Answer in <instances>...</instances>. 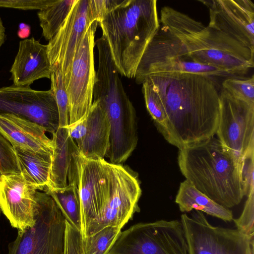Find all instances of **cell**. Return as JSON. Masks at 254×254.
Segmentation results:
<instances>
[{"label":"cell","instance_id":"1","mask_svg":"<svg viewBox=\"0 0 254 254\" xmlns=\"http://www.w3.org/2000/svg\"><path fill=\"white\" fill-rule=\"evenodd\" d=\"M144 80L151 84L163 103L169 143L179 149L214 136L220 97L213 78L189 73H159Z\"/></svg>","mask_w":254,"mask_h":254},{"label":"cell","instance_id":"2","mask_svg":"<svg viewBox=\"0 0 254 254\" xmlns=\"http://www.w3.org/2000/svg\"><path fill=\"white\" fill-rule=\"evenodd\" d=\"M98 20L120 74L134 78L160 26L156 0H103Z\"/></svg>","mask_w":254,"mask_h":254},{"label":"cell","instance_id":"3","mask_svg":"<svg viewBox=\"0 0 254 254\" xmlns=\"http://www.w3.org/2000/svg\"><path fill=\"white\" fill-rule=\"evenodd\" d=\"M177 160L186 180L223 207L236 206L245 196L241 167L214 136L179 149Z\"/></svg>","mask_w":254,"mask_h":254},{"label":"cell","instance_id":"4","mask_svg":"<svg viewBox=\"0 0 254 254\" xmlns=\"http://www.w3.org/2000/svg\"><path fill=\"white\" fill-rule=\"evenodd\" d=\"M160 24L176 36L197 63L234 76L246 74L254 66V52L219 30L172 7L160 11Z\"/></svg>","mask_w":254,"mask_h":254},{"label":"cell","instance_id":"5","mask_svg":"<svg viewBox=\"0 0 254 254\" xmlns=\"http://www.w3.org/2000/svg\"><path fill=\"white\" fill-rule=\"evenodd\" d=\"M35 198V224L18 231L7 254H64L65 218L47 193L37 190Z\"/></svg>","mask_w":254,"mask_h":254},{"label":"cell","instance_id":"6","mask_svg":"<svg viewBox=\"0 0 254 254\" xmlns=\"http://www.w3.org/2000/svg\"><path fill=\"white\" fill-rule=\"evenodd\" d=\"M106 254H189L181 220L139 223L121 232Z\"/></svg>","mask_w":254,"mask_h":254},{"label":"cell","instance_id":"7","mask_svg":"<svg viewBox=\"0 0 254 254\" xmlns=\"http://www.w3.org/2000/svg\"><path fill=\"white\" fill-rule=\"evenodd\" d=\"M173 72L201 74L213 78L235 77L220 69L196 63L160 24L138 64L135 81L140 84L150 74Z\"/></svg>","mask_w":254,"mask_h":254},{"label":"cell","instance_id":"8","mask_svg":"<svg viewBox=\"0 0 254 254\" xmlns=\"http://www.w3.org/2000/svg\"><path fill=\"white\" fill-rule=\"evenodd\" d=\"M191 211L181 218L189 254H254V236L237 229L213 226L202 212Z\"/></svg>","mask_w":254,"mask_h":254},{"label":"cell","instance_id":"9","mask_svg":"<svg viewBox=\"0 0 254 254\" xmlns=\"http://www.w3.org/2000/svg\"><path fill=\"white\" fill-rule=\"evenodd\" d=\"M110 194L101 218L88 228L82 239L107 226L122 228L139 210L141 194L137 177L121 164L107 162Z\"/></svg>","mask_w":254,"mask_h":254},{"label":"cell","instance_id":"10","mask_svg":"<svg viewBox=\"0 0 254 254\" xmlns=\"http://www.w3.org/2000/svg\"><path fill=\"white\" fill-rule=\"evenodd\" d=\"M98 18L95 0H76L65 21L47 44L50 63L52 65H60L65 88L78 46L88 27Z\"/></svg>","mask_w":254,"mask_h":254},{"label":"cell","instance_id":"11","mask_svg":"<svg viewBox=\"0 0 254 254\" xmlns=\"http://www.w3.org/2000/svg\"><path fill=\"white\" fill-rule=\"evenodd\" d=\"M219 97L215 134L241 167L245 155L254 149V105L235 98L223 88Z\"/></svg>","mask_w":254,"mask_h":254},{"label":"cell","instance_id":"12","mask_svg":"<svg viewBox=\"0 0 254 254\" xmlns=\"http://www.w3.org/2000/svg\"><path fill=\"white\" fill-rule=\"evenodd\" d=\"M98 24L96 20L88 27L72 62L68 84L65 88L68 100V125L87 117L92 104L96 78L94 38Z\"/></svg>","mask_w":254,"mask_h":254},{"label":"cell","instance_id":"13","mask_svg":"<svg viewBox=\"0 0 254 254\" xmlns=\"http://www.w3.org/2000/svg\"><path fill=\"white\" fill-rule=\"evenodd\" d=\"M5 114L33 122L52 134L60 127L59 110L51 89L40 91L13 85L0 88V115Z\"/></svg>","mask_w":254,"mask_h":254},{"label":"cell","instance_id":"14","mask_svg":"<svg viewBox=\"0 0 254 254\" xmlns=\"http://www.w3.org/2000/svg\"><path fill=\"white\" fill-rule=\"evenodd\" d=\"M78 179L77 187L81 207L83 237L89 226L101 217L109 199V183L106 161L78 157Z\"/></svg>","mask_w":254,"mask_h":254},{"label":"cell","instance_id":"15","mask_svg":"<svg viewBox=\"0 0 254 254\" xmlns=\"http://www.w3.org/2000/svg\"><path fill=\"white\" fill-rule=\"evenodd\" d=\"M208 8V26L254 52V4L251 0H201Z\"/></svg>","mask_w":254,"mask_h":254},{"label":"cell","instance_id":"16","mask_svg":"<svg viewBox=\"0 0 254 254\" xmlns=\"http://www.w3.org/2000/svg\"><path fill=\"white\" fill-rule=\"evenodd\" d=\"M37 190L22 172L1 176L0 209L11 226L18 231L35 224Z\"/></svg>","mask_w":254,"mask_h":254},{"label":"cell","instance_id":"17","mask_svg":"<svg viewBox=\"0 0 254 254\" xmlns=\"http://www.w3.org/2000/svg\"><path fill=\"white\" fill-rule=\"evenodd\" d=\"M52 69L47 45L42 44L34 37L19 42L17 53L10 69L13 85L30 86L35 80L50 79Z\"/></svg>","mask_w":254,"mask_h":254},{"label":"cell","instance_id":"18","mask_svg":"<svg viewBox=\"0 0 254 254\" xmlns=\"http://www.w3.org/2000/svg\"><path fill=\"white\" fill-rule=\"evenodd\" d=\"M0 131L12 146L53 153L52 139L37 124L13 115H0Z\"/></svg>","mask_w":254,"mask_h":254},{"label":"cell","instance_id":"19","mask_svg":"<svg viewBox=\"0 0 254 254\" xmlns=\"http://www.w3.org/2000/svg\"><path fill=\"white\" fill-rule=\"evenodd\" d=\"M52 140L53 160L49 184L46 189L63 188L67 185V179L71 180L77 174L79 150L66 127H59L53 134Z\"/></svg>","mask_w":254,"mask_h":254},{"label":"cell","instance_id":"20","mask_svg":"<svg viewBox=\"0 0 254 254\" xmlns=\"http://www.w3.org/2000/svg\"><path fill=\"white\" fill-rule=\"evenodd\" d=\"M111 126L108 116L98 100H94L87 118V130L78 147L82 156L103 159L110 146Z\"/></svg>","mask_w":254,"mask_h":254},{"label":"cell","instance_id":"21","mask_svg":"<svg viewBox=\"0 0 254 254\" xmlns=\"http://www.w3.org/2000/svg\"><path fill=\"white\" fill-rule=\"evenodd\" d=\"M175 202L183 212L195 210L225 222H230L233 219L231 210L214 202L186 180L180 183Z\"/></svg>","mask_w":254,"mask_h":254},{"label":"cell","instance_id":"22","mask_svg":"<svg viewBox=\"0 0 254 254\" xmlns=\"http://www.w3.org/2000/svg\"><path fill=\"white\" fill-rule=\"evenodd\" d=\"M21 172L37 189L44 191L48 187L53 154L42 153L18 146H13Z\"/></svg>","mask_w":254,"mask_h":254},{"label":"cell","instance_id":"23","mask_svg":"<svg viewBox=\"0 0 254 254\" xmlns=\"http://www.w3.org/2000/svg\"><path fill=\"white\" fill-rule=\"evenodd\" d=\"M44 191L54 199L66 220L80 232L81 207L77 185L68 184L63 188H48Z\"/></svg>","mask_w":254,"mask_h":254},{"label":"cell","instance_id":"24","mask_svg":"<svg viewBox=\"0 0 254 254\" xmlns=\"http://www.w3.org/2000/svg\"><path fill=\"white\" fill-rule=\"evenodd\" d=\"M76 0H55L50 5L39 10L37 15L42 35L50 41L56 34Z\"/></svg>","mask_w":254,"mask_h":254},{"label":"cell","instance_id":"25","mask_svg":"<svg viewBox=\"0 0 254 254\" xmlns=\"http://www.w3.org/2000/svg\"><path fill=\"white\" fill-rule=\"evenodd\" d=\"M142 84V91L147 110L158 130L169 142L170 134L168 119L161 99L148 81L144 80Z\"/></svg>","mask_w":254,"mask_h":254},{"label":"cell","instance_id":"26","mask_svg":"<svg viewBox=\"0 0 254 254\" xmlns=\"http://www.w3.org/2000/svg\"><path fill=\"white\" fill-rule=\"evenodd\" d=\"M121 232L120 228L107 226L82 239L84 254H106Z\"/></svg>","mask_w":254,"mask_h":254},{"label":"cell","instance_id":"27","mask_svg":"<svg viewBox=\"0 0 254 254\" xmlns=\"http://www.w3.org/2000/svg\"><path fill=\"white\" fill-rule=\"evenodd\" d=\"M50 79L51 89L55 96L59 112V127H67L69 123L68 100L60 67L57 64L52 65Z\"/></svg>","mask_w":254,"mask_h":254},{"label":"cell","instance_id":"28","mask_svg":"<svg viewBox=\"0 0 254 254\" xmlns=\"http://www.w3.org/2000/svg\"><path fill=\"white\" fill-rule=\"evenodd\" d=\"M222 88L235 98L254 105V75L243 78L228 77L222 83Z\"/></svg>","mask_w":254,"mask_h":254},{"label":"cell","instance_id":"29","mask_svg":"<svg viewBox=\"0 0 254 254\" xmlns=\"http://www.w3.org/2000/svg\"><path fill=\"white\" fill-rule=\"evenodd\" d=\"M21 172L13 147L0 131V173L3 175Z\"/></svg>","mask_w":254,"mask_h":254},{"label":"cell","instance_id":"30","mask_svg":"<svg viewBox=\"0 0 254 254\" xmlns=\"http://www.w3.org/2000/svg\"><path fill=\"white\" fill-rule=\"evenodd\" d=\"M233 220L240 231L250 236H254V191L247 197L241 216Z\"/></svg>","mask_w":254,"mask_h":254},{"label":"cell","instance_id":"31","mask_svg":"<svg viewBox=\"0 0 254 254\" xmlns=\"http://www.w3.org/2000/svg\"><path fill=\"white\" fill-rule=\"evenodd\" d=\"M254 149L249 151L244 156L241 166V179L245 196L254 191Z\"/></svg>","mask_w":254,"mask_h":254},{"label":"cell","instance_id":"32","mask_svg":"<svg viewBox=\"0 0 254 254\" xmlns=\"http://www.w3.org/2000/svg\"><path fill=\"white\" fill-rule=\"evenodd\" d=\"M65 226L64 254H84L80 232L66 220Z\"/></svg>","mask_w":254,"mask_h":254},{"label":"cell","instance_id":"33","mask_svg":"<svg viewBox=\"0 0 254 254\" xmlns=\"http://www.w3.org/2000/svg\"><path fill=\"white\" fill-rule=\"evenodd\" d=\"M55 0H0V7L21 10H39L52 4Z\"/></svg>","mask_w":254,"mask_h":254},{"label":"cell","instance_id":"34","mask_svg":"<svg viewBox=\"0 0 254 254\" xmlns=\"http://www.w3.org/2000/svg\"><path fill=\"white\" fill-rule=\"evenodd\" d=\"M87 117L68 125L66 127L70 137L75 140L78 147L84 138L87 130Z\"/></svg>","mask_w":254,"mask_h":254},{"label":"cell","instance_id":"35","mask_svg":"<svg viewBox=\"0 0 254 254\" xmlns=\"http://www.w3.org/2000/svg\"><path fill=\"white\" fill-rule=\"evenodd\" d=\"M5 29L0 16V50L6 40Z\"/></svg>","mask_w":254,"mask_h":254},{"label":"cell","instance_id":"36","mask_svg":"<svg viewBox=\"0 0 254 254\" xmlns=\"http://www.w3.org/2000/svg\"><path fill=\"white\" fill-rule=\"evenodd\" d=\"M1 174L0 173V179H1Z\"/></svg>","mask_w":254,"mask_h":254},{"label":"cell","instance_id":"37","mask_svg":"<svg viewBox=\"0 0 254 254\" xmlns=\"http://www.w3.org/2000/svg\"><path fill=\"white\" fill-rule=\"evenodd\" d=\"M0 211H1V210H0Z\"/></svg>","mask_w":254,"mask_h":254}]
</instances>
